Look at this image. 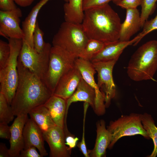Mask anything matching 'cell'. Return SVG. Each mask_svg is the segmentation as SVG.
Returning a JSON list of instances; mask_svg holds the SVG:
<instances>
[{"mask_svg":"<svg viewBox=\"0 0 157 157\" xmlns=\"http://www.w3.org/2000/svg\"><path fill=\"white\" fill-rule=\"evenodd\" d=\"M15 116L10 105L4 95L0 92V123L8 124Z\"/></svg>","mask_w":157,"mask_h":157,"instance_id":"obj_26","label":"cell"},{"mask_svg":"<svg viewBox=\"0 0 157 157\" xmlns=\"http://www.w3.org/2000/svg\"><path fill=\"white\" fill-rule=\"evenodd\" d=\"M0 157H10L9 149H8L6 144L1 143L0 144Z\"/></svg>","mask_w":157,"mask_h":157,"instance_id":"obj_38","label":"cell"},{"mask_svg":"<svg viewBox=\"0 0 157 157\" xmlns=\"http://www.w3.org/2000/svg\"><path fill=\"white\" fill-rule=\"evenodd\" d=\"M51 0H41L32 9L22 23V29L24 32V40L32 47L34 48L33 35L37 21V16L41 8Z\"/></svg>","mask_w":157,"mask_h":157,"instance_id":"obj_21","label":"cell"},{"mask_svg":"<svg viewBox=\"0 0 157 157\" xmlns=\"http://www.w3.org/2000/svg\"><path fill=\"white\" fill-rule=\"evenodd\" d=\"M143 0H122L116 5L126 9L137 8Z\"/></svg>","mask_w":157,"mask_h":157,"instance_id":"obj_33","label":"cell"},{"mask_svg":"<svg viewBox=\"0 0 157 157\" xmlns=\"http://www.w3.org/2000/svg\"><path fill=\"white\" fill-rule=\"evenodd\" d=\"M22 13L18 8L9 11H0V34L8 38L24 39V35L20 26Z\"/></svg>","mask_w":157,"mask_h":157,"instance_id":"obj_11","label":"cell"},{"mask_svg":"<svg viewBox=\"0 0 157 157\" xmlns=\"http://www.w3.org/2000/svg\"><path fill=\"white\" fill-rule=\"evenodd\" d=\"M15 2L19 6L26 7L31 5L35 0H14Z\"/></svg>","mask_w":157,"mask_h":157,"instance_id":"obj_39","label":"cell"},{"mask_svg":"<svg viewBox=\"0 0 157 157\" xmlns=\"http://www.w3.org/2000/svg\"><path fill=\"white\" fill-rule=\"evenodd\" d=\"M76 58L60 48L52 46L48 68L43 81L53 93L60 78L75 66Z\"/></svg>","mask_w":157,"mask_h":157,"instance_id":"obj_6","label":"cell"},{"mask_svg":"<svg viewBox=\"0 0 157 157\" xmlns=\"http://www.w3.org/2000/svg\"><path fill=\"white\" fill-rule=\"evenodd\" d=\"M142 27L140 14L137 8L126 9V17L121 23L119 40H130L131 37Z\"/></svg>","mask_w":157,"mask_h":157,"instance_id":"obj_18","label":"cell"},{"mask_svg":"<svg viewBox=\"0 0 157 157\" xmlns=\"http://www.w3.org/2000/svg\"><path fill=\"white\" fill-rule=\"evenodd\" d=\"M95 93L94 89L83 78L79 82L72 95L67 100L66 118L70 105L77 101H83L89 104L94 110V108Z\"/></svg>","mask_w":157,"mask_h":157,"instance_id":"obj_20","label":"cell"},{"mask_svg":"<svg viewBox=\"0 0 157 157\" xmlns=\"http://www.w3.org/2000/svg\"><path fill=\"white\" fill-rule=\"evenodd\" d=\"M8 39L10 48V53L6 65L0 69V92L4 95L10 105L18 82V60L23 39L10 38Z\"/></svg>","mask_w":157,"mask_h":157,"instance_id":"obj_5","label":"cell"},{"mask_svg":"<svg viewBox=\"0 0 157 157\" xmlns=\"http://www.w3.org/2000/svg\"><path fill=\"white\" fill-rule=\"evenodd\" d=\"M51 47L50 44L46 43L42 51L38 53L23 39L18 59L24 66L43 81L48 68Z\"/></svg>","mask_w":157,"mask_h":157,"instance_id":"obj_7","label":"cell"},{"mask_svg":"<svg viewBox=\"0 0 157 157\" xmlns=\"http://www.w3.org/2000/svg\"><path fill=\"white\" fill-rule=\"evenodd\" d=\"M75 66L80 71L83 78L94 90L95 99L93 110L98 115H101L105 112V95L98 86L95 81L94 75L96 71L92 63L80 57L77 58Z\"/></svg>","mask_w":157,"mask_h":157,"instance_id":"obj_10","label":"cell"},{"mask_svg":"<svg viewBox=\"0 0 157 157\" xmlns=\"http://www.w3.org/2000/svg\"><path fill=\"white\" fill-rule=\"evenodd\" d=\"M157 0H143L141 7L140 17L142 27L145 22L148 20L149 16L154 12L156 7Z\"/></svg>","mask_w":157,"mask_h":157,"instance_id":"obj_27","label":"cell"},{"mask_svg":"<svg viewBox=\"0 0 157 157\" xmlns=\"http://www.w3.org/2000/svg\"><path fill=\"white\" fill-rule=\"evenodd\" d=\"M24 149L31 146L39 150L42 157L48 155L44 146V139L40 129L31 118L27 119L23 131Z\"/></svg>","mask_w":157,"mask_h":157,"instance_id":"obj_14","label":"cell"},{"mask_svg":"<svg viewBox=\"0 0 157 157\" xmlns=\"http://www.w3.org/2000/svg\"><path fill=\"white\" fill-rule=\"evenodd\" d=\"M81 24L89 39L104 44L119 39L120 19L108 4L84 11Z\"/></svg>","mask_w":157,"mask_h":157,"instance_id":"obj_2","label":"cell"},{"mask_svg":"<svg viewBox=\"0 0 157 157\" xmlns=\"http://www.w3.org/2000/svg\"><path fill=\"white\" fill-rule=\"evenodd\" d=\"M65 143L70 150L75 147L77 142L78 140L77 137H75L73 135L70 133L65 134Z\"/></svg>","mask_w":157,"mask_h":157,"instance_id":"obj_37","label":"cell"},{"mask_svg":"<svg viewBox=\"0 0 157 157\" xmlns=\"http://www.w3.org/2000/svg\"><path fill=\"white\" fill-rule=\"evenodd\" d=\"M66 101L67 100L53 94L44 105L48 109L55 125L63 129L67 127Z\"/></svg>","mask_w":157,"mask_h":157,"instance_id":"obj_17","label":"cell"},{"mask_svg":"<svg viewBox=\"0 0 157 157\" xmlns=\"http://www.w3.org/2000/svg\"><path fill=\"white\" fill-rule=\"evenodd\" d=\"M89 39L81 24L65 21L54 35L52 44L78 58Z\"/></svg>","mask_w":157,"mask_h":157,"instance_id":"obj_4","label":"cell"},{"mask_svg":"<svg viewBox=\"0 0 157 157\" xmlns=\"http://www.w3.org/2000/svg\"><path fill=\"white\" fill-rule=\"evenodd\" d=\"M118 58L92 63L97 73V85L105 95L106 108L109 107L111 99L115 95L116 88L113 78V71Z\"/></svg>","mask_w":157,"mask_h":157,"instance_id":"obj_9","label":"cell"},{"mask_svg":"<svg viewBox=\"0 0 157 157\" xmlns=\"http://www.w3.org/2000/svg\"><path fill=\"white\" fill-rule=\"evenodd\" d=\"M113 0H84L83 8L84 11L94 8L108 4Z\"/></svg>","mask_w":157,"mask_h":157,"instance_id":"obj_32","label":"cell"},{"mask_svg":"<svg viewBox=\"0 0 157 157\" xmlns=\"http://www.w3.org/2000/svg\"><path fill=\"white\" fill-rule=\"evenodd\" d=\"M122 0H113L112 1L114 3L117 5V4Z\"/></svg>","mask_w":157,"mask_h":157,"instance_id":"obj_40","label":"cell"},{"mask_svg":"<svg viewBox=\"0 0 157 157\" xmlns=\"http://www.w3.org/2000/svg\"><path fill=\"white\" fill-rule=\"evenodd\" d=\"M104 44L98 40L89 39L79 57L90 61L93 56L101 50Z\"/></svg>","mask_w":157,"mask_h":157,"instance_id":"obj_25","label":"cell"},{"mask_svg":"<svg viewBox=\"0 0 157 157\" xmlns=\"http://www.w3.org/2000/svg\"><path fill=\"white\" fill-rule=\"evenodd\" d=\"M142 28V31L137 35L138 38L137 44L148 34L154 30H157V14L154 18L146 21Z\"/></svg>","mask_w":157,"mask_h":157,"instance_id":"obj_30","label":"cell"},{"mask_svg":"<svg viewBox=\"0 0 157 157\" xmlns=\"http://www.w3.org/2000/svg\"><path fill=\"white\" fill-rule=\"evenodd\" d=\"M157 70V40L148 41L140 46L129 62L127 73L136 81L153 79Z\"/></svg>","mask_w":157,"mask_h":157,"instance_id":"obj_3","label":"cell"},{"mask_svg":"<svg viewBox=\"0 0 157 157\" xmlns=\"http://www.w3.org/2000/svg\"><path fill=\"white\" fill-rule=\"evenodd\" d=\"M96 127L97 137L94 147L92 149L88 150L91 157L104 156L111 140V135L106 128L104 120L101 119L98 121Z\"/></svg>","mask_w":157,"mask_h":157,"instance_id":"obj_19","label":"cell"},{"mask_svg":"<svg viewBox=\"0 0 157 157\" xmlns=\"http://www.w3.org/2000/svg\"><path fill=\"white\" fill-rule=\"evenodd\" d=\"M138 37L136 36L128 41L118 40L104 44L101 50L94 55L90 61L92 63L107 61L119 58L124 49L129 46L137 44Z\"/></svg>","mask_w":157,"mask_h":157,"instance_id":"obj_16","label":"cell"},{"mask_svg":"<svg viewBox=\"0 0 157 157\" xmlns=\"http://www.w3.org/2000/svg\"><path fill=\"white\" fill-rule=\"evenodd\" d=\"M44 33L39 27L38 21L33 35V40L34 48L38 53L44 49L45 44L44 40Z\"/></svg>","mask_w":157,"mask_h":157,"instance_id":"obj_28","label":"cell"},{"mask_svg":"<svg viewBox=\"0 0 157 157\" xmlns=\"http://www.w3.org/2000/svg\"><path fill=\"white\" fill-rule=\"evenodd\" d=\"M10 53V48L9 43L0 40V69L6 65Z\"/></svg>","mask_w":157,"mask_h":157,"instance_id":"obj_29","label":"cell"},{"mask_svg":"<svg viewBox=\"0 0 157 157\" xmlns=\"http://www.w3.org/2000/svg\"><path fill=\"white\" fill-rule=\"evenodd\" d=\"M140 117L143 127L149 138L152 139L154 145V150L149 157H155L157 155V127L150 115L144 113L140 114Z\"/></svg>","mask_w":157,"mask_h":157,"instance_id":"obj_24","label":"cell"},{"mask_svg":"<svg viewBox=\"0 0 157 157\" xmlns=\"http://www.w3.org/2000/svg\"><path fill=\"white\" fill-rule=\"evenodd\" d=\"M28 118L27 115L17 116L10 126V157H19L21 150L24 149L23 131Z\"/></svg>","mask_w":157,"mask_h":157,"instance_id":"obj_15","label":"cell"},{"mask_svg":"<svg viewBox=\"0 0 157 157\" xmlns=\"http://www.w3.org/2000/svg\"><path fill=\"white\" fill-rule=\"evenodd\" d=\"M82 78L81 73L75 66L60 78L53 94L67 100L74 93Z\"/></svg>","mask_w":157,"mask_h":157,"instance_id":"obj_13","label":"cell"},{"mask_svg":"<svg viewBox=\"0 0 157 157\" xmlns=\"http://www.w3.org/2000/svg\"><path fill=\"white\" fill-rule=\"evenodd\" d=\"M64 1L66 2H68V0H63Z\"/></svg>","mask_w":157,"mask_h":157,"instance_id":"obj_41","label":"cell"},{"mask_svg":"<svg viewBox=\"0 0 157 157\" xmlns=\"http://www.w3.org/2000/svg\"><path fill=\"white\" fill-rule=\"evenodd\" d=\"M19 80L10 104L15 116L28 115L44 105L53 94L43 81L24 66L18 59Z\"/></svg>","mask_w":157,"mask_h":157,"instance_id":"obj_1","label":"cell"},{"mask_svg":"<svg viewBox=\"0 0 157 157\" xmlns=\"http://www.w3.org/2000/svg\"><path fill=\"white\" fill-rule=\"evenodd\" d=\"M107 129L111 135V140L108 148L111 149L120 138L125 136L140 135L149 138L142 123L140 114L132 113L122 115L117 119L111 121Z\"/></svg>","mask_w":157,"mask_h":157,"instance_id":"obj_8","label":"cell"},{"mask_svg":"<svg viewBox=\"0 0 157 157\" xmlns=\"http://www.w3.org/2000/svg\"><path fill=\"white\" fill-rule=\"evenodd\" d=\"M84 0H68L63 6L66 22L81 24L84 17L83 4Z\"/></svg>","mask_w":157,"mask_h":157,"instance_id":"obj_23","label":"cell"},{"mask_svg":"<svg viewBox=\"0 0 157 157\" xmlns=\"http://www.w3.org/2000/svg\"><path fill=\"white\" fill-rule=\"evenodd\" d=\"M43 134L44 141L50 148V157H70L71 150L65 144V136L63 129L55 126Z\"/></svg>","mask_w":157,"mask_h":157,"instance_id":"obj_12","label":"cell"},{"mask_svg":"<svg viewBox=\"0 0 157 157\" xmlns=\"http://www.w3.org/2000/svg\"><path fill=\"white\" fill-rule=\"evenodd\" d=\"M8 124L0 123V138L9 140L10 136V127Z\"/></svg>","mask_w":157,"mask_h":157,"instance_id":"obj_36","label":"cell"},{"mask_svg":"<svg viewBox=\"0 0 157 157\" xmlns=\"http://www.w3.org/2000/svg\"><path fill=\"white\" fill-rule=\"evenodd\" d=\"M14 0H0V10L3 11L13 10L17 8Z\"/></svg>","mask_w":157,"mask_h":157,"instance_id":"obj_35","label":"cell"},{"mask_svg":"<svg viewBox=\"0 0 157 157\" xmlns=\"http://www.w3.org/2000/svg\"><path fill=\"white\" fill-rule=\"evenodd\" d=\"M36 148L31 146L26 149H23L20 152L19 157H42L40 154L38 153Z\"/></svg>","mask_w":157,"mask_h":157,"instance_id":"obj_34","label":"cell"},{"mask_svg":"<svg viewBox=\"0 0 157 157\" xmlns=\"http://www.w3.org/2000/svg\"><path fill=\"white\" fill-rule=\"evenodd\" d=\"M89 105L88 103L84 102V117L82 137L81 141L77 145V146L79 148L80 151L85 157H90L88 154V150L87 149L85 138V117Z\"/></svg>","mask_w":157,"mask_h":157,"instance_id":"obj_31","label":"cell"},{"mask_svg":"<svg viewBox=\"0 0 157 157\" xmlns=\"http://www.w3.org/2000/svg\"><path fill=\"white\" fill-rule=\"evenodd\" d=\"M28 114L34 122L42 133L56 126L52 120L48 109L44 105L34 108Z\"/></svg>","mask_w":157,"mask_h":157,"instance_id":"obj_22","label":"cell"}]
</instances>
